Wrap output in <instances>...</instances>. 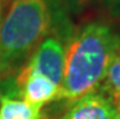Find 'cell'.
Segmentation results:
<instances>
[{"label":"cell","instance_id":"3957f363","mask_svg":"<svg viewBox=\"0 0 120 119\" xmlns=\"http://www.w3.org/2000/svg\"><path fill=\"white\" fill-rule=\"evenodd\" d=\"M60 119H116L115 101L97 89L72 101Z\"/></svg>","mask_w":120,"mask_h":119},{"label":"cell","instance_id":"30bf717a","mask_svg":"<svg viewBox=\"0 0 120 119\" xmlns=\"http://www.w3.org/2000/svg\"><path fill=\"white\" fill-rule=\"evenodd\" d=\"M116 6H118V12L120 15V0H116Z\"/></svg>","mask_w":120,"mask_h":119},{"label":"cell","instance_id":"277c9868","mask_svg":"<svg viewBox=\"0 0 120 119\" xmlns=\"http://www.w3.org/2000/svg\"><path fill=\"white\" fill-rule=\"evenodd\" d=\"M58 91V85L41 74H30L19 85L16 99L28 103L44 107L46 103L53 102Z\"/></svg>","mask_w":120,"mask_h":119},{"label":"cell","instance_id":"ba28073f","mask_svg":"<svg viewBox=\"0 0 120 119\" xmlns=\"http://www.w3.org/2000/svg\"><path fill=\"white\" fill-rule=\"evenodd\" d=\"M4 13H5V0H0V26H1Z\"/></svg>","mask_w":120,"mask_h":119},{"label":"cell","instance_id":"6da1fadb","mask_svg":"<svg viewBox=\"0 0 120 119\" xmlns=\"http://www.w3.org/2000/svg\"><path fill=\"white\" fill-rule=\"evenodd\" d=\"M74 29L63 0H11L0 26V79L17 71L45 38L57 35L67 44Z\"/></svg>","mask_w":120,"mask_h":119},{"label":"cell","instance_id":"52a82bcc","mask_svg":"<svg viewBox=\"0 0 120 119\" xmlns=\"http://www.w3.org/2000/svg\"><path fill=\"white\" fill-rule=\"evenodd\" d=\"M98 89L108 94L114 100L120 99V50L112 61L108 72Z\"/></svg>","mask_w":120,"mask_h":119},{"label":"cell","instance_id":"7a4b0ae2","mask_svg":"<svg viewBox=\"0 0 120 119\" xmlns=\"http://www.w3.org/2000/svg\"><path fill=\"white\" fill-rule=\"evenodd\" d=\"M120 50V31L105 19L74 29L64 51L62 81L55 101H75L100 88Z\"/></svg>","mask_w":120,"mask_h":119},{"label":"cell","instance_id":"5b68a950","mask_svg":"<svg viewBox=\"0 0 120 119\" xmlns=\"http://www.w3.org/2000/svg\"><path fill=\"white\" fill-rule=\"evenodd\" d=\"M0 119H46L43 107L0 95Z\"/></svg>","mask_w":120,"mask_h":119},{"label":"cell","instance_id":"8992f818","mask_svg":"<svg viewBox=\"0 0 120 119\" xmlns=\"http://www.w3.org/2000/svg\"><path fill=\"white\" fill-rule=\"evenodd\" d=\"M69 13L80 15L89 10H104L112 16H118L116 0H63Z\"/></svg>","mask_w":120,"mask_h":119},{"label":"cell","instance_id":"9c48e42d","mask_svg":"<svg viewBox=\"0 0 120 119\" xmlns=\"http://www.w3.org/2000/svg\"><path fill=\"white\" fill-rule=\"evenodd\" d=\"M115 101V107H116V119H120V99L114 100Z\"/></svg>","mask_w":120,"mask_h":119}]
</instances>
